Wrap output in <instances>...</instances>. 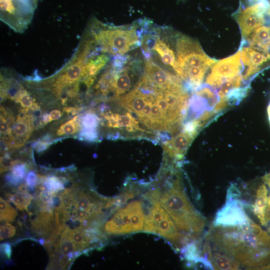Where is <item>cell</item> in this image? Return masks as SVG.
<instances>
[{
	"mask_svg": "<svg viewBox=\"0 0 270 270\" xmlns=\"http://www.w3.org/2000/svg\"><path fill=\"white\" fill-rule=\"evenodd\" d=\"M0 20L16 32H24L30 24L38 0H0Z\"/></svg>",
	"mask_w": 270,
	"mask_h": 270,
	"instance_id": "obj_7",
	"label": "cell"
},
{
	"mask_svg": "<svg viewBox=\"0 0 270 270\" xmlns=\"http://www.w3.org/2000/svg\"><path fill=\"white\" fill-rule=\"evenodd\" d=\"M244 70L241 60V50L234 54L216 62L206 78V83L218 89L222 84L241 74Z\"/></svg>",
	"mask_w": 270,
	"mask_h": 270,
	"instance_id": "obj_8",
	"label": "cell"
},
{
	"mask_svg": "<svg viewBox=\"0 0 270 270\" xmlns=\"http://www.w3.org/2000/svg\"><path fill=\"white\" fill-rule=\"evenodd\" d=\"M146 196L150 202H158L180 230L195 238L204 230L206 220L190 202L178 178L163 190L156 188L148 192Z\"/></svg>",
	"mask_w": 270,
	"mask_h": 270,
	"instance_id": "obj_2",
	"label": "cell"
},
{
	"mask_svg": "<svg viewBox=\"0 0 270 270\" xmlns=\"http://www.w3.org/2000/svg\"><path fill=\"white\" fill-rule=\"evenodd\" d=\"M18 161L13 160L10 156L5 155L0 158V172L8 170L17 164Z\"/></svg>",
	"mask_w": 270,
	"mask_h": 270,
	"instance_id": "obj_25",
	"label": "cell"
},
{
	"mask_svg": "<svg viewBox=\"0 0 270 270\" xmlns=\"http://www.w3.org/2000/svg\"><path fill=\"white\" fill-rule=\"evenodd\" d=\"M70 229L66 227L60 238V244L61 252L67 256L78 251L74 244L70 236Z\"/></svg>",
	"mask_w": 270,
	"mask_h": 270,
	"instance_id": "obj_19",
	"label": "cell"
},
{
	"mask_svg": "<svg viewBox=\"0 0 270 270\" xmlns=\"http://www.w3.org/2000/svg\"><path fill=\"white\" fill-rule=\"evenodd\" d=\"M8 196L15 206L20 210H26L32 199V196L26 190H22L14 194H9Z\"/></svg>",
	"mask_w": 270,
	"mask_h": 270,
	"instance_id": "obj_18",
	"label": "cell"
},
{
	"mask_svg": "<svg viewBox=\"0 0 270 270\" xmlns=\"http://www.w3.org/2000/svg\"><path fill=\"white\" fill-rule=\"evenodd\" d=\"M202 254L210 262L214 270H238L240 268V264L228 254L220 251L212 252L210 242L207 240L203 244Z\"/></svg>",
	"mask_w": 270,
	"mask_h": 270,
	"instance_id": "obj_13",
	"label": "cell"
},
{
	"mask_svg": "<svg viewBox=\"0 0 270 270\" xmlns=\"http://www.w3.org/2000/svg\"><path fill=\"white\" fill-rule=\"evenodd\" d=\"M241 50V49H240ZM270 58L250 47L243 48L241 50V60L244 70L242 76L244 80H247L256 73L259 67Z\"/></svg>",
	"mask_w": 270,
	"mask_h": 270,
	"instance_id": "obj_15",
	"label": "cell"
},
{
	"mask_svg": "<svg viewBox=\"0 0 270 270\" xmlns=\"http://www.w3.org/2000/svg\"><path fill=\"white\" fill-rule=\"evenodd\" d=\"M152 205L145 218L143 230L161 236L175 246H181L189 238L178 232L170 216L157 202Z\"/></svg>",
	"mask_w": 270,
	"mask_h": 270,
	"instance_id": "obj_6",
	"label": "cell"
},
{
	"mask_svg": "<svg viewBox=\"0 0 270 270\" xmlns=\"http://www.w3.org/2000/svg\"><path fill=\"white\" fill-rule=\"evenodd\" d=\"M52 120H57L60 118L62 116L61 112L58 110H54L50 114Z\"/></svg>",
	"mask_w": 270,
	"mask_h": 270,
	"instance_id": "obj_29",
	"label": "cell"
},
{
	"mask_svg": "<svg viewBox=\"0 0 270 270\" xmlns=\"http://www.w3.org/2000/svg\"><path fill=\"white\" fill-rule=\"evenodd\" d=\"M78 119V116H76L71 120L62 124L57 130V135H70L78 132L80 129Z\"/></svg>",
	"mask_w": 270,
	"mask_h": 270,
	"instance_id": "obj_20",
	"label": "cell"
},
{
	"mask_svg": "<svg viewBox=\"0 0 270 270\" xmlns=\"http://www.w3.org/2000/svg\"><path fill=\"white\" fill-rule=\"evenodd\" d=\"M250 218L244 208L243 202L228 193L224 206L216 214L213 226H240Z\"/></svg>",
	"mask_w": 270,
	"mask_h": 270,
	"instance_id": "obj_9",
	"label": "cell"
},
{
	"mask_svg": "<svg viewBox=\"0 0 270 270\" xmlns=\"http://www.w3.org/2000/svg\"><path fill=\"white\" fill-rule=\"evenodd\" d=\"M206 239L240 265L258 269L270 265V235L250 218L240 226H213Z\"/></svg>",
	"mask_w": 270,
	"mask_h": 270,
	"instance_id": "obj_1",
	"label": "cell"
},
{
	"mask_svg": "<svg viewBox=\"0 0 270 270\" xmlns=\"http://www.w3.org/2000/svg\"><path fill=\"white\" fill-rule=\"evenodd\" d=\"M99 123L98 116L92 112H88L83 116L81 119L82 130H96Z\"/></svg>",
	"mask_w": 270,
	"mask_h": 270,
	"instance_id": "obj_23",
	"label": "cell"
},
{
	"mask_svg": "<svg viewBox=\"0 0 270 270\" xmlns=\"http://www.w3.org/2000/svg\"><path fill=\"white\" fill-rule=\"evenodd\" d=\"M52 120L50 114H45L42 116V122L44 124H46L51 122Z\"/></svg>",
	"mask_w": 270,
	"mask_h": 270,
	"instance_id": "obj_31",
	"label": "cell"
},
{
	"mask_svg": "<svg viewBox=\"0 0 270 270\" xmlns=\"http://www.w3.org/2000/svg\"><path fill=\"white\" fill-rule=\"evenodd\" d=\"M63 111L68 114L74 116L78 112V109L74 107H65L63 108Z\"/></svg>",
	"mask_w": 270,
	"mask_h": 270,
	"instance_id": "obj_30",
	"label": "cell"
},
{
	"mask_svg": "<svg viewBox=\"0 0 270 270\" xmlns=\"http://www.w3.org/2000/svg\"><path fill=\"white\" fill-rule=\"evenodd\" d=\"M195 136L194 134L183 129L178 134L163 143L164 151L168 157L174 160H180L183 158Z\"/></svg>",
	"mask_w": 270,
	"mask_h": 270,
	"instance_id": "obj_12",
	"label": "cell"
},
{
	"mask_svg": "<svg viewBox=\"0 0 270 270\" xmlns=\"http://www.w3.org/2000/svg\"><path fill=\"white\" fill-rule=\"evenodd\" d=\"M145 222L143 203L132 201L119 208L108 220L105 232L112 234H121L143 230Z\"/></svg>",
	"mask_w": 270,
	"mask_h": 270,
	"instance_id": "obj_5",
	"label": "cell"
},
{
	"mask_svg": "<svg viewBox=\"0 0 270 270\" xmlns=\"http://www.w3.org/2000/svg\"><path fill=\"white\" fill-rule=\"evenodd\" d=\"M70 217V210L62 204H60L54 210L56 224L63 230L66 228V222Z\"/></svg>",
	"mask_w": 270,
	"mask_h": 270,
	"instance_id": "obj_22",
	"label": "cell"
},
{
	"mask_svg": "<svg viewBox=\"0 0 270 270\" xmlns=\"http://www.w3.org/2000/svg\"><path fill=\"white\" fill-rule=\"evenodd\" d=\"M85 31L100 50L111 56H123L141 46L138 24L113 26L92 18Z\"/></svg>",
	"mask_w": 270,
	"mask_h": 270,
	"instance_id": "obj_3",
	"label": "cell"
},
{
	"mask_svg": "<svg viewBox=\"0 0 270 270\" xmlns=\"http://www.w3.org/2000/svg\"><path fill=\"white\" fill-rule=\"evenodd\" d=\"M70 236L78 251L82 250L88 247L92 240V236L82 228L70 229Z\"/></svg>",
	"mask_w": 270,
	"mask_h": 270,
	"instance_id": "obj_17",
	"label": "cell"
},
{
	"mask_svg": "<svg viewBox=\"0 0 270 270\" xmlns=\"http://www.w3.org/2000/svg\"><path fill=\"white\" fill-rule=\"evenodd\" d=\"M16 232L14 226L11 224L6 223L0 226V240H4L13 236Z\"/></svg>",
	"mask_w": 270,
	"mask_h": 270,
	"instance_id": "obj_24",
	"label": "cell"
},
{
	"mask_svg": "<svg viewBox=\"0 0 270 270\" xmlns=\"http://www.w3.org/2000/svg\"><path fill=\"white\" fill-rule=\"evenodd\" d=\"M0 250L8 258H10L11 255V248L10 244L8 243L2 244L0 245Z\"/></svg>",
	"mask_w": 270,
	"mask_h": 270,
	"instance_id": "obj_28",
	"label": "cell"
},
{
	"mask_svg": "<svg viewBox=\"0 0 270 270\" xmlns=\"http://www.w3.org/2000/svg\"><path fill=\"white\" fill-rule=\"evenodd\" d=\"M50 144L49 142L44 139L42 140L35 142L32 146L36 152H40L45 150L49 146Z\"/></svg>",
	"mask_w": 270,
	"mask_h": 270,
	"instance_id": "obj_26",
	"label": "cell"
},
{
	"mask_svg": "<svg viewBox=\"0 0 270 270\" xmlns=\"http://www.w3.org/2000/svg\"><path fill=\"white\" fill-rule=\"evenodd\" d=\"M143 76L154 86L165 89L181 84L179 78L158 66L151 58H145Z\"/></svg>",
	"mask_w": 270,
	"mask_h": 270,
	"instance_id": "obj_10",
	"label": "cell"
},
{
	"mask_svg": "<svg viewBox=\"0 0 270 270\" xmlns=\"http://www.w3.org/2000/svg\"><path fill=\"white\" fill-rule=\"evenodd\" d=\"M102 116L107 121L106 125L109 128L125 130L130 134L145 131L148 132L141 128L138 121L129 112L124 114H113L108 112Z\"/></svg>",
	"mask_w": 270,
	"mask_h": 270,
	"instance_id": "obj_14",
	"label": "cell"
},
{
	"mask_svg": "<svg viewBox=\"0 0 270 270\" xmlns=\"http://www.w3.org/2000/svg\"><path fill=\"white\" fill-rule=\"evenodd\" d=\"M174 70L186 82L188 88L196 90L200 86L208 70L216 60L204 52L198 42L186 36L177 37Z\"/></svg>",
	"mask_w": 270,
	"mask_h": 270,
	"instance_id": "obj_4",
	"label": "cell"
},
{
	"mask_svg": "<svg viewBox=\"0 0 270 270\" xmlns=\"http://www.w3.org/2000/svg\"><path fill=\"white\" fill-rule=\"evenodd\" d=\"M179 0V1H184V0Z\"/></svg>",
	"mask_w": 270,
	"mask_h": 270,
	"instance_id": "obj_33",
	"label": "cell"
},
{
	"mask_svg": "<svg viewBox=\"0 0 270 270\" xmlns=\"http://www.w3.org/2000/svg\"><path fill=\"white\" fill-rule=\"evenodd\" d=\"M268 120H269V122H270V102L268 105Z\"/></svg>",
	"mask_w": 270,
	"mask_h": 270,
	"instance_id": "obj_32",
	"label": "cell"
},
{
	"mask_svg": "<svg viewBox=\"0 0 270 270\" xmlns=\"http://www.w3.org/2000/svg\"><path fill=\"white\" fill-rule=\"evenodd\" d=\"M268 188L263 183L256 190V198L252 206V210L260 224L264 226V216L267 208Z\"/></svg>",
	"mask_w": 270,
	"mask_h": 270,
	"instance_id": "obj_16",
	"label": "cell"
},
{
	"mask_svg": "<svg viewBox=\"0 0 270 270\" xmlns=\"http://www.w3.org/2000/svg\"><path fill=\"white\" fill-rule=\"evenodd\" d=\"M18 214L16 210L7 202L0 198V218L1 221L12 222Z\"/></svg>",
	"mask_w": 270,
	"mask_h": 270,
	"instance_id": "obj_21",
	"label": "cell"
},
{
	"mask_svg": "<svg viewBox=\"0 0 270 270\" xmlns=\"http://www.w3.org/2000/svg\"><path fill=\"white\" fill-rule=\"evenodd\" d=\"M32 228L38 235L46 239L58 238L63 231L56 224L53 212L43 210L32 222Z\"/></svg>",
	"mask_w": 270,
	"mask_h": 270,
	"instance_id": "obj_11",
	"label": "cell"
},
{
	"mask_svg": "<svg viewBox=\"0 0 270 270\" xmlns=\"http://www.w3.org/2000/svg\"><path fill=\"white\" fill-rule=\"evenodd\" d=\"M38 182L37 175L32 172H28L26 177V184L30 188L34 187Z\"/></svg>",
	"mask_w": 270,
	"mask_h": 270,
	"instance_id": "obj_27",
	"label": "cell"
}]
</instances>
